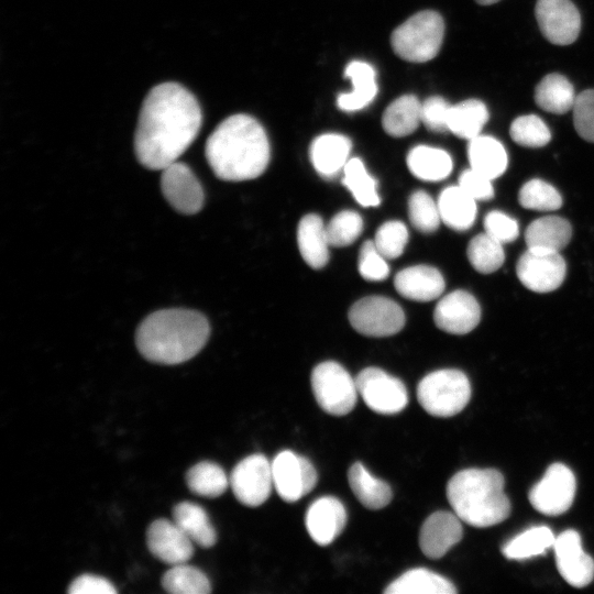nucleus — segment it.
Masks as SVG:
<instances>
[{"instance_id": "nucleus-1", "label": "nucleus", "mask_w": 594, "mask_h": 594, "mask_svg": "<svg viewBox=\"0 0 594 594\" xmlns=\"http://www.w3.org/2000/svg\"><path fill=\"white\" fill-rule=\"evenodd\" d=\"M202 113L196 97L178 82L153 87L143 100L134 133L141 165L162 170L177 162L199 133Z\"/></svg>"}, {"instance_id": "nucleus-2", "label": "nucleus", "mask_w": 594, "mask_h": 594, "mask_svg": "<svg viewBox=\"0 0 594 594\" xmlns=\"http://www.w3.org/2000/svg\"><path fill=\"white\" fill-rule=\"evenodd\" d=\"M205 155L218 178L242 182L263 174L271 150L261 123L251 116L239 113L217 125L206 142Z\"/></svg>"}, {"instance_id": "nucleus-3", "label": "nucleus", "mask_w": 594, "mask_h": 594, "mask_svg": "<svg viewBox=\"0 0 594 594\" xmlns=\"http://www.w3.org/2000/svg\"><path fill=\"white\" fill-rule=\"evenodd\" d=\"M210 334L208 320L198 311L172 308L155 311L138 327L135 343L148 361L179 364L194 358Z\"/></svg>"}, {"instance_id": "nucleus-4", "label": "nucleus", "mask_w": 594, "mask_h": 594, "mask_svg": "<svg viewBox=\"0 0 594 594\" xmlns=\"http://www.w3.org/2000/svg\"><path fill=\"white\" fill-rule=\"evenodd\" d=\"M504 486V476L495 469H466L450 479L447 498L462 521L477 528L491 527L510 514Z\"/></svg>"}, {"instance_id": "nucleus-5", "label": "nucleus", "mask_w": 594, "mask_h": 594, "mask_svg": "<svg viewBox=\"0 0 594 594\" xmlns=\"http://www.w3.org/2000/svg\"><path fill=\"white\" fill-rule=\"evenodd\" d=\"M444 22L431 10L420 11L394 30L391 36L393 51L402 59L425 63L437 56L442 45Z\"/></svg>"}, {"instance_id": "nucleus-6", "label": "nucleus", "mask_w": 594, "mask_h": 594, "mask_svg": "<svg viewBox=\"0 0 594 594\" xmlns=\"http://www.w3.org/2000/svg\"><path fill=\"white\" fill-rule=\"evenodd\" d=\"M417 398L428 414L435 417H452L469 404L471 384L460 370H438L419 382Z\"/></svg>"}, {"instance_id": "nucleus-7", "label": "nucleus", "mask_w": 594, "mask_h": 594, "mask_svg": "<svg viewBox=\"0 0 594 594\" xmlns=\"http://www.w3.org/2000/svg\"><path fill=\"white\" fill-rule=\"evenodd\" d=\"M312 394L320 408L332 416H344L358 400L356 382L334 361L319 363L310 376Z\"/></svg>"}, {"instance_id": "nucleus-8", "label": "nucleus", "mask_w": 594, "mask_h": 594, "mask_svg": "<svg viewBox=\"0 0 594 594\" xmlns=\"http://www.w3.org/2000/svg\"><path fill=\"white\" fill-rule=\"evenodd\" d=\"M349 321L359 333L382 338L393 336L403 329L405 314L391 298L369 296L352 305Z\"/></svg>"}, {"instance_id": "nucleus-9", "label": "nucleus", "mask_w": 594, "mask_h": 594, "mask_svg": "<svg viewBox=\"0 0 594 594\" xmlns=\"http://www.w3.org/2000/svg\"><path fill=\"white\" fill-rule=\"evenodd\" d=\"M355 382L359 395L377 414L395 415L408 404L404 383L382 369L366 367L358 374Z\"/></svg>"}, {"instance_id": "nucleus-10", "label": "nucleus", "mask_w": 594, "mask_h": 594, "mask_svg": "<svg viewBox=\"0 0 594 594\" xmlns=\"http://www.w3.org/2000/svg\"><path fill=\"white\" fill-rule=\"evenodd\" d=\"M576 481L573 472L562 463L551 464L529 492L532 507L548 516L565 513L573 504Z\"/></svg>"}, {"instance_id": "nucleus-11", "label": "nucleus", "mask_w": 594, "mask_h": 594, "mask_svg": "<svg viewBox=\"0 0 594 594\" xmlns=\"http://www.w3.org/2000/svg\"><path fill=\"white\" fill-rule=\"evenodd\" d=\"M273 484L278 496L294 503L310 493L317 484V471L305 457L283 450L271 462Z\"/></svg>"}, {"instance_id": "nucleus-12", "label": "nucleus", "mask_w": 594, "mask_h": 594, "mask_svg": "<svg viewBox=\"0 0 594 594\" xmlns=\"http://www.w3.org/2000/svg\"><path fill=\"white\" fill-rule=\"evenodd\" d=\"M229 482L241 504L257 507L266 502L274 487L271 462L263 454H251L233 468Z\"/></svg>"}, {"instance_id": "nucleus-13", "label": "nucleus", "mask_w": 594, "mask_h": 594, "mask_svg": "<svg viewBox=\"0 0 594 594\" xmlns=\"http://www.w3.org/2000/svg\"><path fill=\"white\" fill-rule=\"evenodd\" d=\"M516 273L526 288L536 293H549L563 283L566 265L560 252L527 248L517 262Z\"/></svg>"}, {"instance_id": "nucleus-14", "label": "nucleus", "mask_w": 594, "mask_h": 594, "mask_svg": "<svg viewBox=\"0 0 594 594\" xmlns=\"http://www.w3.org/2000/svg\"><path fill=\"white\" fill-rule=\"evenodd\" d=\"M535 15L542 35L552 44H572L580 34L581 16L570 0H537Z\"/></svg>"}, {"instance_id": "nucleus-15", "label": "nucleus", "mask_w": 594, "mask_h": 594, "mask_svg": "<svg viewBox=\"0 0 594 594\" xmlns=\"http://www.w3.org/2000/svg\"><path fill=\"white\" fill-rule=\"evenodd\" d=\"M161 188L165 199L178 212L197 213L204 206V189L186 164L174 162L162 169Z\"/></svg>"}, {"instance_id": "nucleus-16", "label": "nucleus", "mask_w": 594, "mask_h": 594, "mask_svg": "<svg viewBox=\"0 0 594 594\" xmlns=\"http://www.w3.org/2000/svg\"><path fill=\"white\" fill-rule=\"evenodd\" d=\"M553 550L561 576L574 587H584L594 579V560L584 552L578 531L568 529L556 537Z\"/></svg>"}, {"instance_id": "nucleus-17", "label": "nucleus", "mask_w": 594, "mask_h": 594, "mask_svg": "<svg viewBox=\"0 0 594 594\" xmlns=\"http://www.w3.org/2000/svg\"><path fill=\"white\" fill-rule=\"evenodd\" d=\"M481 308L477 300L468 292L458 289L443 296L433 312L439 329L451 334H465L480 322Z\"/></svg>"}, {"instance_id": "nucleus-18", "label": "nucleus", "mask_w": 594, "mask_h": 594, "mask_svg": "<svg viewBox=\"0 0 594 594\" xmlns=\"http://www.w3.org/2000/svg\"><path fill=\"white\" fill-rule=\"evenodd\" d=\"M151 553L164 563H186L194 554V542L174 520H154L146 531Z\"/></svg>"}, {"instance_id": "nucleus-19", "label": "nucleus", "mask_w": 594, "mask_h": 594, "mask_svg": "<svg viewBox=\"0 0 594 594\" xmlns=\"http://www.w3.org/2000/svg\"><path fill=\"white\" fill-rule=\"evenodd\" d=\"M461 519L453 512L438 510L422 524L419 547L430 559L442 558L463 536Z\"/></svg>"}, {"instance_id": "nucleus-20", "label": "nucleus", "mask_w": 594, "mask_h": 594, "mask_svg": "<svg viewBox=\"0 0 594 594\" xmlns=\"http://www.w3.org/2000/svg\"><path fill=\"white\" fill-rule=\"evenodd\" d=\"M345 524V507L333 496H322L312 502L305 516L306 529L319 546H328L334 541Z\"/></svg>"}, {"instance_id": "nucleus-21", "label": "nucleus", "mask_w": 594, "mask_h": 594, "mask_svg": "<svg viewBox=\"0 0 594 594\" xmlns=\"http://www.w3.org/2000/svg\"><path fill=\"white\" fill-rule=\"evenodd\" d=\"M395 289L403 297L416 301H431L444 290L441 273L430 265H415L400 271L394 278Z\"/></svg>"}, {"instance_id": "nucleus-22", "label": "nucleus", "mask_w": 594, "mask_h": 594, "mask_svg": "<svg viewBox=\"0 0 594 594\" xmlns=\"http://www.w3.org/2000/svg\"><path fill=\"white\" fill-rule=\"evenodd\" d=\"M351 141L345 135L327 133L310 145L309 155L315 169L323 178L334 177L350 160Z\"/></svg>"}, {"instance_id": "nucleus-23", "label": "nucleus", "mask_w": 594, "mask_h": 594, "mask_svg": "<svg viewBox=\"0 0 594 594\" xmlns=\"http://www.w3.org/2000/svg\"><path fill=\"white\" fill-rule=\"evenodd\" d=\"M297 244L304 261L312 268L329 261V240L322 219L315 213L301 218L297 228Z\"/></svg>"}, {"instance_id": "nucleus-24", "label": "nucleus", "mask_w": 594, "mask_h": 594, "mask_svg": "<svg viewBox=\"0 0 594 594\" xmlns=\"http://www.w3.org/2000/svg\"><path fill=\"white\" fill-rule=\"evenodd\" d=\"M344 75L350 78L353 90L338 96V107L342 111L353 112L369 106L377 94L376 74L372 65L353 61L348 64Z\"/></svg>"}, {"instance_id": "nucleus-25", "label": "nucleus", "mask_w": 594, "mask_h": 594, "mask_svg": "<svg viewBox=\"0 0 594 594\" xmlns=\"http://www.w3.org/2000/svg\"><path fill=\"white\" fill-rule=\"evenodd\" d=\"M570 222L558 216H546L534 220L526 229L528 249L560 252L571 240Z\"/></svg>"}, {"instance_id": "nucleus-26", "label": "nucleus", "mask_w": 594, "mask_h": 594, "mask_svg": "<svg viewBox=\"0 0 594 594\" xmlns=\"http://www.w3.org/2000/svg\"><path fill=\"white\" fill-rule=\"evenodd\" d=\"M441 221L455 231L470 229L476 218V200L459 185L444 188L438 198Z\"/></svg>"}, {"instance_id": "nucleus-27", "label": "nucleus", "mask_w": 594, "mask_h": 594, "mask_svg": "<svg viewBox=\"0 0 594 594\" xmlns=\"http://www.w3.org/2000/svg\"><path fill=\"white\" fill-rule=\"evenodd\" d=\"M468 157L471 168L495 179L504 174L508 158L503 144L488 135H477L469 140Z\"/></svg>"}, {"instance_id": "nucleus-28", "label": "nucleus", "mask_w": 594, "mask_h": 594, "mask_svg": "<svg viewBox=\"0 0 594 594\" xmlns=\"http://www.w3.org/2000/svg\"><path fill=\"white\" fill-rule=\"evenodd\" d=\"M385 594H454V584L425 568L410 569L384 590Z\"/></svg>"}, {"instance_id": "nucleus-29", "label": "nucleus", "mask_w": 594, "mask_h": 594, "mask_svg": "<svg viewBox=\"0 0 594 594\" xmlns=\"http://www.w3.org/2000/svg\"><path fill=\"white\" fill-rule=\"evenodd\" d=\"M348 481L355 497L369 509L384 508L393 498L391 486L372 475L360 462L350 466Z\"/></svg>"}, {"instance_id": "nucleus-30", "label": "nucleus", "mask_w": 594, "mask_h": 594, "mask_svg": "<svg viewBox=\"0 0 594 594\" xmlns=\"http://www.w3.org/2000/svg\"><path fill=\"white\" fill-rule=\"evenodd\" d=\"M173 520L194 543L204 548L212 547L217 532L206 510L198 504L180 502L173 508Z\"/></svg>"}, {"instance_id": "nucleus-31", "label": "nucleus", "mask_w": 594, "mask_h": 594, "mask_svg": "<svg viewBox=\"0 0 594 594\" xmlns=\"http://www.w3.org/2000/svg\"><path fill=\"white\" fill-rule=\"evenodd\" d=\"M575 98L572 84L565 76L557 73L546 75L535 89L536 105L554 114L572 110Z\"/></svg>"}, {"instance_id": "nucleus-32", "label": "nucleus", "mask_w": 594, "mask_h": 594, "mask_svg": "<svg viewBox=\"0 0 594 594\" xmlns=\"http://www.w3.org/2000/svg\"><path fill=\"white\" fill-rule=\"evenodd\" d=\"M421 122V102L414 95L395 99L384 111L382 125L394 138H403L417 130Z\"/></svg>"}, {"instance_id": "nucleus-33", "label": "nucleus", "mask_w": 594, "mask_h": 594, "mask_svg": "<svg viewBox=\"0 0 594 594\" xmlns=\"http://www.w3.org/2000/svg\"><path fill=\"white\" fill-rule=\"evenodd\" d=\"M407 166L411 174L426 182H439L447 178L452 170V160L448 152L418 145L407 155Z\"/></svg>"}, {"instance_id": "nucleus-34", "label": "nucleus", "mask_w": 594, "mask_h": 594, "mask_svg": "<svg viewBox=\"0 0 594 594\" xmlns=\"http://www.w3.org/2000/svg\"><path fill=\"white\" fill-rule=\"evenodd\" d=\"M488 117L484 102L477 99H468L451 106L448 128L454 135L471 140L480 135Z\"/></svg>"}, {"instance_id": "nucleus-35", "label": "nucleus", "mask_w": 594, "mask_h": 594, "mask_svg": "<svg viewBox=\"0 0 594 594\" xmlns=\"http://www.w3.org/2000/svg\"><path fill=\"white\" fill-rule=\"evenodd\" d=\"M554 540L556 537L550 528L535 526L507 541L502 552L507 559L525 560L544 554L549 548H553Z\"/></svg>"}, {"instance_id": "nucleus-36", "label": "nucleus", "mask_w": 594, "mask_h": 594, "mask_svg": "<svg viewBox=\"0 0 594 594\" xmlns=\"http://www.w3.org/2000/svg\"><path fill=\"white\" fill-rule=\"evenodd\" d=\"M186 483L193 493L208 498L222 495L230 484L223 469L210 461L191 466L186 473Z\"/></svg>"}, {"instance_id": "nucleus-37", "label": "nucleus", "mask_w": 594, "mask_h": 594, "mask_svg": "<svg viewBox=\"0 0 594 594\" xmlns=\"http://www.w3.org/2000/svg\"><path fill=\"white\" fill-rule=\"evenodd\" d=\"M162 585L172 594H208L211 591L207 575L186 563L172 565L162 578Z\"/></svg>"}, {"instance_id": "nucleus-38", "label": "nucleus", "mask_w": 594, "mask_h": 594, "mask_svg": "<svg viewBox=\"0 0 594 594\" xmlns=\"http://www.w3.org/2000/svg\"><path fill=\"white\" fill-rule=\"evenodd\" d=\"M342 184L351 191L354 199L364 207H375L381 202L375 179L367 173L363 162L353 157L343 167Z\"/></svg>"}, {"instance_id": "nucleus-39", "label": "nucleus", "mask_w": 594, "mask_h": 594, "mask_svg": "<svg viewBox=\"0 0 594 594\" xmlns=\"http://www.w3.org/2000/svg\"><path fill=\"white\" fill-rule=\"evenodd\" d=\"M466 254L473 268L482 274L497 271L505 260L503 244L486 232L475 235L470 241Z\"/></svg>"}, {"instance_id": "nucleus-40", "label": "nucleus", "mask_w": 594, "mask_h": 594, "mask_svg": "<svg viewBox=\"0 0 594 594\" xmlns=\"http://www.w3.org/2000/svg\"><path fill=\"white\" fill-rule=\"evenodd\" d=\"M518 201L526 209L553 211L561 207L562 197L552 185L535 178L522 185L518 194Z\"/></svg>"}, {"instance_id": "nucleus-41", "label": "nucleus", "mask_w": 594, "mask_h": 594, "mask_svg": "<svg viewBox=\"0 0 594 594\" xmlns=\"http://www.w3.org/2000/svg\"><path fill=\"white\" fill-rule=\"evenodd\" d=\"M408 215L411 224L422 233L435 232L441 221L438 202L424 190H416L410 195Z\"/></svg>"}, {"instance_id": "nucleus-42", "label": "nucleus", "mask_w": 594, "mask_h": 594, "mask_svg": "<svg viewBox=\"0 0 594 594\" xmlns=\"http://www.w3.org/2000/svg\"><path fill=\"white\" fill-rule=\"evenodd\" d=\"M509 134L514 142L526 147H541L551 140L547 124L535 114L516 118L510 124Z\"/></svg>"}, {"instance_id": "nucleus-43", "label": "nucleus", "mask_w": 594, "mask_h": 594, "mask_svg": "<svg viewBox=\"0 0 594 594\" xmlns=\"http://www.w3.org/2000/svg\"><path fill=\"white\" fill-rule=\"evenodd\" d=\"M363 220L353 210H343L332 217L326 226L329 244L342 248L352 244L362 233Z\"/></svg>"}, {"instance_id": "nucleus-44", "label": "nucleus", "mask_w": 594, "mask_h": 594, "mask_svg": "<svg viewBox=\"0 0 594 594\" xmlns=\"http://www.w3.org/2000/svg\"><path fill=\"white\" fill-rule=\"evenodd\" d=\"M408 241V230L398 220L384 222L376 231L374 243L378 251L387 258L400 256Z\"/></svg>"}, {"instance_id": "nucleus-45", "label": "nucleus", "mask_w": 594, "mask_h": 594, "mask_svg": "<svg viewBox=\"0 0 594 594\" xmlns=\"http://www.w3.org/2000/svg\"><path fill=\"white\" fill-rule=\"evenodd\" d=\"M386 260L376 248L374 241H365L359 253V273L367 280H383L389 274V266Z\"/></svg>"}, {"instance_id": "nucleus-46", "label": "nucleus", "mask_w": 594, "mask_h": 594, "mask_svg": "<svg viewBox=\"0 0 594 594\" xmlns=\"http://www.w3.org/2000/svg\"><path fill=\"white\" fill-rule=\"evenodd\" d=\"M573 122L578 134L594 143V89H586L575 98Z\"/></svg>"}, {"instance_id": "nucleus-47", "label": "nucleus", "mask_w": 594, "mask_h": 594, "mask_svg": "<svg viewBox=\"0 0 594 594\" xmlns=\"http://www.w3.org/2000/svg\"><path fill=\"white\" fill-rule=\"evenodd\" d=\"M451 106L440 96L427 98L421 103V122L431 132L444 133L449 131L448 120Z\"/></svg>"}, {"instance_id": "nucleus-48", "label": "nucleus", "mask_w": 594, "mask_h": 594, "mask_svg": "<svg viewBox=\"0 0 594 594\" xmlns=\"http://www.w3.org/2000/svg\"><path fill=\"white\" fill-rule=\"evenodd\" d=\"M484 230L502 244L515 241L519 234L517 221L499 210H492L485 216Z\"/></svg>"}, {"instance_id": "nucleus-49", "label": "nucleus", "mask_w": 594, "mask_h": 594, "mask_svg": "<svg viewBox=\"0 0 594 594\" xmlns=\"http://www.w3.org/2000/svg\"><path fill=\"white\" fill-rule=\"evenodd\" d=\"M459 186L476 201L490 200L494 197L492 179L471 167L461 173Z\"/></svg>"}, {"instance_id": "nucleus-50", "label": "nucleus", "mask_w": 594, "mask_h": 594, "mask_svg": "<svg viewBox=\"0 0 594 594\" xmlns=\"http://www.w3.org/2000/svg\"><path fill=\"white\" fill-rule=\"evenodd\" d=\"M70 594H113L117 590L110 581L94 574L76 578L68 587Z\"/></svg>"}, {"instance_id": "nucleus-51", "label": "nucleus", "mask_w": 594, "mask_h": 594, "mask_svg": "<svg viewBox=\"0 0 594 594\" xmlns=\"http://www.w3.org/2000/svg\"><path fill=\"white\" fill-rule=\"evenodd\" d=\"M479 4H482V6H490V4H494L501 0H475Z\"/></svg>"}]
</instances>
